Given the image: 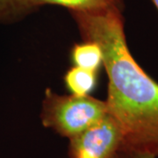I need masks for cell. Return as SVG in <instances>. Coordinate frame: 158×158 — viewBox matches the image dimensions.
<instances>
[{"instance_id": "ba28073f", "label": "cell", "mask_w": 158, "mask_h": 158, "mask_svg": "<svg viewBox=\"0 0 158 158\" xmlns=\"http://www.w3.org/2000/svg\"><path fill=\"white\" fill-rule=\"evenodd\" d=\"M112 158H156L154 156L148 154V153L140 152L132 150L129 148L120 147L114 154Z\"/></svg>"}, {"instance_id": "3957f363", "label": "cell", "mask_w": 158, "mask_h": 158, "mask_svg": "<svg viewBox=\"0 0 158 158\" xmlns=\"http://www.w3.org/2000/svg\"><path fill=\"white\" fill-rule=\"evenodd\" d=\"M122 141L119 126L107 113L96 124L69 139V158H112Z\"/></svg>"}, {"instance_id": "52a82bcc", "label": "cell", "mask_w": 158, "mask_h": 158, "mask_svg": "<svg viewBox=\"0 0 158 158\" xmlns=\"http://www.w3.org/2000/svg\"><path fill=\"white\" fill-rule=\"evenodd\" d=\"M38 7L35 0H0V23L17 21Z\"/></svg>"}, {"instance_id": "8992f818", "label": "cell", "mask_w": 158, "mask_h": 158, "mask_svg": "<svg viewBox=\"0 0 158 158\" xmlns=\"http://www.w3.org/2000/svg\"><path fill=\"white\" fill-rule=\"evenodd\" d=\"M65 85L71 94L88 96L97 84V72L75 66L64 77Z\"/></svg>"}, {"instance_id": "7a4b0ae2", "label": "cell", "mask_w": 158, "mask_h": 158, "mask_svg": "<svg viewBox=\"0 0 158 158\" xmlns=\"http://www.w3.org/2000/svg\"><path fill=\"white\" fill-rule=\"evenodd\" d=\"M106 101L90 96L59 95L46 90L40 118L44 127L69 140L107 114Z\"/></svg>"}, {"instance_id": "6da1fadb", "label": "cell", "mask_w": 158, "mask_h": 158, "mask_svg": "<svg viewBox=\"0 0 158 158\" xmlns=\"http://www.w3.org/2000/svg\"><path fill=\"white\" fill-rule=\"evenodd\" d=\"M86 40L98 44L108 77L107 113L119 126L121 147L158 158V83L136 62L126 40L123 11H71Z\"/></svg>"}, {"instance_id": "9c48e42d", "label": "cell", "mask_w": 158, "mask_h": 158, "mask_svg": "<svg viewBox=\"0 0 158 158\" xmlns=\"http://www.w3.org/2000/svg\"><path fill=\"white\" fill-rule=\"evenodd\" d=\"M150 1H151L153 4H154V6H156V10L158 11V0H150Z\"/></svg>"}, {"instance_id": "277c9868", "label": "cell", "mask_w": 158, "mask_h": 158, "mask_svg": "<svg viewBox=\"0 0 158 158\" xmlns=\"http://www.w3.org/2000/svg\"><path fill=\"white\" fill-rule=\"evenodd\" d=\"M38 6L56 5L68 8L70 11L79 12H102L118 10L123 11L125 0H35Z\"/></svg>"}, {"instance_id": "5b68a950", "label": "cell", "mask_w": 158, "mask_h": 158, "mask_svg": "<svg viewBox=\"0 0 158 158\" xmlns=\"http://www.w3.org/2000/svg\"><path fill=\"white\" fill-rule=\"evenodd\" d=\"M71 58L77 67L97 72L103 66V54L100 47L92 40H85L73 47Z\"/></svg>"}]
</instances>
